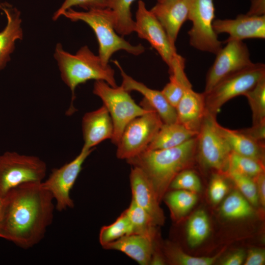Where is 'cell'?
<instances>
[{
  "mask_svg": "<svg viewBox=\"0 0 265 265\" xmlns=\"http://www.w3.org/2000/svg\"><path fill=\"white\" fill-rule=\"evenodd\" d=\"M42 182H28L10 190L3 198L0 238L28 249L44 238L52 223L54 206Z\"/></svg>",
  "mask_w": 265,
  "mask_h": 265,
  "instance_id": "cell-1",
  "label": "cell"
},
{
  "mask_svg": "<svg viewBox=\"0 0 265 265\" xmlns=\"http://www.w3.org/2000/svg\"><path fill=\"white\" fill-rule=\"evenodd\" d=\"M196 145L197 135L175 147L146 149L126 160L145 173L160 201L175 176L192 161L196 154Z\"/></svg>",
  "mask_w": 265,
  "mask_h": 265,
  "instance_id": "cell-2",
  "label": "cell"
},
{
  "mask_svg": "<svg viewBox=\"0 0 265 265\" xmlns=\"http://www.w3.org/2000/svg\"><path fill=\"white\" fill-rule=\"evenodd\" d=\"M53 56L61 78L72 92V101L76 87L90 80H103L112 87L117 86L114 70L109 64L104 65L99 55H95L87 46L71 54L63 49L61 43H57Z\"/></svg>",
  "mask_w": 265,
  "mask_h": 265,
  "instance_id": "cell-3",
  "label": "cell"
},
{
  "mask_svg": "<svg viewBox=\"0 0 265 265\" xmlns=\"http://www.w3.org/2000/svg\"><path fill=\"white\" fill-rule=\"evenodd\" d=\"M63 16L72 22L82 21L93 30L99 44V56L102 63L108 65L112 55L119 50L138 55L145 51L142 44L133 45L118 35L115 29V17L109 8L91 9L77 11L70 8Z\"/></svg>",
  "mask_w": 265,
  "mask_h": 265,
  "instance_id": "cell-4",
  "label": "cell"
},
{
  "mask_svg": "<svg viewBox=\"0 0 265 265\" xmlns=\"http://www.w3.org/2000/svg\"><path fill=\"white\" fill-rule=\"evenodd\" d=\"M93 93L103 101L108 111L113 125L112 142L117 145L127 124L134 118L148 111L146 101L143 99L141 106L135 103L122 85L113 87L103 80H96L93 86Z\"/></svg>",
  "mask_w": 265,
  "mask_h": 265,
  "instance_id": "cell-5",
  "label": "cell"
},
{
  "mask_svg": "<svg viewBox=\"0 0 265 265\" xmlns=\"http://www.w3.org/2000/svg\"><path fill=\"white\" fill-rule=\"evenodd\" d=\"M46 172V163L36 156L4 152L0 155V196L21 184L42 182Z\"/></svg>",
  "mask_w": 265,
  "mask_h": 265,
  "instance_id": "cell-6",
  "label": "cell"
},
{
  "mask_svg": "<svg viewBox=\"0 0 265 265\" xmlns=\"http://www.w3.org/2000/svg\"><path fill=\"white\" fill-rule=\"evenodd\" d=\"M265 77V65H252L228 76L205 94L206 111L216 116L222 106L230 99L243 94Z\"/></svg>",
  "mask_w": 265,
  "mask_h": 265,
  "instance_id": "cell-7",
  "label": "cell"
},
{
  "mask_svg": "<svg viewBox=\"0 0 265 265\" xmlns=\"http://www.w3.org/2000/svg\"><path fill=\"white\" fill-rule=\"evenodd\" d=\"M147 103L148 111L125 128L116 145L118 159L127 160L146 150L163 124L156 110Z\"/></svg>",
  "mask_w": 265,
  "mask_h": 265,
  "instance_id": "cell-8",
  "label": "cell"
},
{
  "mask_svg": "<svg viewBox=\"0 0 265 265\" xmlns=\"http://www.w3.org/2000/svg\"><path fill=\"white\" fill-rule=\"evenodd\" d=\"M188 20L192 26L188 32L193 48L216 54L222 48L213 28L215 8L213 0H187Z\"/></svg>",
  "mask_w": 265,
  "mask_h": 265,
  "instance_id": "cell-9",
  "label": "cell"
},
{
  "mask_svg": "<svg viewBox=\"0 0 265 265\" xmlns=\"http://www.w3.org/2000/svg\"><path fill=\"white\" fill-rule=\"evenodd\" d=\"M216 116L206 112L197 135L196 152L205 166L225 173L231 149L218 129Z\"/></svg>",
  "mask_w": 265,
  "mask_h": 265,
  "instance_id": "cell-10",
  "label": "cell"
},
{
  "mask_svg": "<svg viewBox=\"0 0 265 265\" xmlns=\"http://www.w3.org/2000/svg\"><path fill=\"white\" fill-rule=\"evenodd\" d=\"M93 150L82 148L74 159L59 168L53 169L49 178L42 182L43 187L53 195L58 211L74 207L70 191L81 170L83 163Z\"/></svg>",
  "mask_w": 265,
  "mask_h": 265,
  "instance_id": "cell-11",
  "label": "cell"
},
{
  "mask_svg": "<svg viewBox=\"0 0 265 265\" xmlns=\"http://www.w3.org/2000/svg\"><path fill=\"white\" fill-rule=\"evenodd\" d=\"M224 43L226 45L215 54L214 61L207 73L205 94L223 79L254 64L247 46L242 41L231 40Z\"/></svg>",
  "mask_w": 265,
  "mask_h": 265,
  "instance_id": "cell-12",
  "label": "cell"
},
{
  "mask_svg": "<svg viewBox=\"0 0 265 265\" xmlns=\"http://www.w3.org/2000/svg\"><path fill=\"white\" fill-rule=\"evenodd\" d=\"M135 19L134 31L140 38L151 44L169 68L178 54L176 48L170 42L160 23L141 0L138 2Z\"/></svg>",
  "mask_w": 265,
  "mask_h": 265,
  "instance_id": "cell-13",
  "label": "cell"
},
{
  "mask_svg": "<svg viewBox=\"0 0 265 265\" xmlns=\"http://www.w3.org/2000/svg\"><path fill=\"white\" fill-rule=\"evenodd\" d=\"M213 28L217 34L226 33L229 35L224 42L251 38L265 39V15L239 14L234 19L214 20Z\"/></svg>",
  "mask_w": 265,
  "mask_h": 265,
  "instance_id": "cell-14",
  "label": "cell"
},
{
  "mask_svg": "<svg viewBox=\"0 0 265 265\" xmlns=\"http://www.w3.org/2000/svg\"><path fill=\"white\" fill-rule=\"evenodd\" d=\"M132 199L151 217L155 225L163 223L164 217L155 189L140 168L132 167L130 174Z\"/></svg>",
  "mask_w": 265,
  "mask_h": 265,
  "instance_id": "cell-15",
  "label": "cell"
},
{
  "mask_svg": "<svg viewBox=\"0 0 265 265\" xmlns=\"http://www.w3.org/2000/svg\"><path fill=\"white\" fill-rule=\"evenodd\" d=\"M164 29L171 43L175 46L179 32L188 20L187 0H165L150 10Z\"/></svg>",
  "mask_w": 265,
  "mask_h": 265,
  "instance_id": "cell-16",
  "label": "cell"
},
{
  "mask_svg": "<svg viewBox=\"0 0 265 265\" xmlns=\"http://www.w3.org/2000/svg\"><path fill=\"white\" fill-rule=\"evenodd\" d=\"M82 148L92 149L101 142L112 138L113 125L110 115L104 106L86 113L82 117Z\"/></svg>",
  "mask_w": 265,
  "mask_h": 265,
  "instance_id": "cell-17",
  "label": "cell"
},
{
  "mask_svg": "<svg viewBox=\"0 0 265 265\" xmlns=\"http://www.w3.org/2000/svg\"><path fill=\"white\" fill-rule=\"evenodd\" d=\"M120 71L122 77V86L127 91H136L141 93L144 99L154 109L163 123H173L177 122L176 108L169 104L161 91L148 87L127 75L117 60L113 61Z\"/></svg>",
  "mask_w": 265,
  "mask_h": 265,
  "instance_id": "cell-18",
  "label": "cell"
},
{
  "mask_svg": "<svg viewBox=\"0 0 265 265\" xmlns=\"http://www.w3.org/2000/svg\"><path fill=\"white\" fill-rule=\"evenodd\" d=\"M176 110V122L198 133L206 112L204 93L194 91L192 86L186 87Z\"/></svg>",
  "mask_w": 265,
  "mask_h": 265,
  "instance_id": "cell-19",
  "label": "cell"
},
{
  "mask_svg": "<svg viewBox=\"0 0 265 265\" xmlns=\"http://www.w3.org/2000/svg\"><path fill=\"white\" fill-rule=\"evenodd\" d=\"M1 10L6 16V25L0 31V72L10 61L16 42L23 37L20 12L7 2L1 3Z\"/></svg>",
  "mask_w": 265,
  "mask_h": 265,
  "instance_id": "cell-20",
  "label": "cell"
},
{
  "mask_svg": "<svg viewBox=\"0 0 265 265\" xmlns=\"http://www.w3.org/2000/svg\"><path fill=\"white\" fill-rule=\"evenodd\" d=\"M155 236L131 234L103 247L105 249L119 251L140 265L150 264L155 248Z\"/></svg>",
  "mask_w": 265,
  "mask_h": 265,
  "instance_id": "cell-21",
  "label": "cell"
},
{
  "mask_svg": "<svg viewBox=\"0 0 265 265\" xmlns=\"http://www.w3.org/2000/svg\"><path fill=\"white\" fill-rule=\"evenodd\" d=\"M217 126L219 132L229 145L232 151L264 163L265 144L256 141L240 130H230L219 124Z\"/></svg>",
  "mask_w": 265,
  "mask_h": 265,
  "instance_id": "cell-22",
  "label": "cell"
},
{
  "mask_svg": "<svg viewBox=\"0 0 265 265\" xmlns=\"http://www.w3.org/2000/svg\"><path fill=\"white\" fill-rule=\"evenodd\" d=\"M197 134L177 122L163 123L147 149L158 150L175 147L196 136Z\"/></svg>",
  "mask_w": 265,
  "mask_h": 265,
  "instance_id": "cell-23",
  "label": "cell"
},
{
  "mask_svg": "<svg viewBox=\"0 0 265 265\" xmlns=\"http://www.w3.org/2000/svg\"><path fill=\"white\" fill-rule=\"evenodd\" d=\"M197 201L196 193L173 189L165 196V202L169 207L173 218L178 219L189 212Z\"/></svg>",
  "mask_w": 265,
  "mask_h": 265,
  "instance_id": "cell-24",
  "label": "cell"
},
{
  "mask_svg": "<svg viewBox=\"0 0 265 265\" xmlns=\"http://www.w3.org/2000/svg\"><path fill=\"white\" fill-rule=\"evenodd\" d=\"M210 224L208 216L203 210L196 212L189 218L186 233L188 244L192 248L200 245L209 236Z\"/></svg>",
  "mask_w": 265,
  "mask_h": 265,
  "instance_id": "cell-25",
  "label": "cell"
},
{
  "mask_svg": "<svg viewBox=\"0 0 265 265\" xmlns=\"http://www.w3.org/2000/svg\"><path fill=\"white\" fill-rule=\"evenodd\" d=\"M220 212L228 219H238L251 216L254 210L249 202L239 192L235 191L222 203Z\"/></svg>",
  "mask_w": 265,
  "mask_h": 265,
  "instance_id": "cell-26",
  "label": "cell"
},
{
  "mask_svg": "<svg viewBox=\"0 0 265 265\" xmlns=\"http://www.w3.org/2000/svg\"><path fill=\"white\" fill-rule=\"evenodd\" d=\"M135 0H111L109 7L115 17V29L122 36L134 31L135 21L132 20L131 6Z\"/></svg>",
  "mask_w": 265,
  "mask_h": 265,
  "instance_id": "cell-27",
  "label": "cell"
},
{
  "mask_svg": "<svg viewBox=\"0 0 265 265\" xmlns=\"http://www.w3.org/2000/svg\"><path fill=\"white\" fill-rule=\"evenodd\" d=\"M124 212L131 224L132 234L156 236L155 225L151 217L133 199Z\"/></svg>",
  "mask_w": 265,
  "mask_h": 265,
  "instance_id": "cell-28",
  "label": "cell"
},
{
  "mask_svg": "<svg viewBox=\"0 0 265 265\" xmlns=\"http://www.w3.org/2000/svg\"><path fill=\"white\" fill-rule=\"evenodd\" d=\"M228 171L236 172L253 178L265 172L264 163L232 151L229 157L226 172Z\"/></svg>",
  "mask_w": 265,
  "mask_h": 265,
  "instance_id": "cell-29",
  "label": "cell"
},
{
  "mask_svg": "<svg viewBox=\"0 0 265 265\" xmlns=\"http://www.w3.org/2000/svg\"><path fill=\"white\" fill-rule=\"evenodd\" d=\"M243 95L252 111V125L265 121V77Z\"/></svg>",
  "mask_w": 265,
  "mask_h": 265,
  "instance_id": "cell-30",
  "label": "cell"
},
{
  "mask_svg": "<svg viewBox=\"0 0 265 265\" xmlns=\"http://www.w3.org/2000/svg\"><path fill=\"white\" fill-rule=\"evenodd\" d=\"M132 233V226L123 212L112 224L102 227L99 233V241L104 247L120 238Z\"/></svg>",
  "mask_w": 265,
  "mask_h": 265,
  "instance_id": "cell-31",
  "label": "cell"
},
{
  "mask_svg": "<svg viewBox=\"0 0 265 265\" xmlns=\"http://www.w3.org/2000/svg\"><path fill=\"white\" fill-rule=\"evenodd\" d=\"M165 255L172 264L180 265H211L218 258L221 252L212 257H194L187 254L178 246L167 243L164 247Z\"/></svg>",
  "mask_w": 265,
  "mask_h": 265,
  "instance_id": "cell-32",
  "label": "cell"
},
{
  "mask_svg": "<svg viewBox=\"0 0 265 265\" xmlns=\"http://www.w3.org/2000/svg\"><path fill=\"white\" fill-rule=\"evenodd\" d=\"M233 181L240 193L253 206H257L259 199L256 184L253 178L236 172L225 173Z\"/></svg>",
  "mask_w": 265,
  "mask_h": 265,
  "instance_id": "cell-33",
  "label": "cell"
},
{
  "mask_svg": "<svg viewBox=\"0 0 265 265\" xmlns=\"http://www.w3.org/2000/svg\"><path fill=\"white\" fill-rule=\"evenodd\" d=\"M169 187L194 193L199 192L202 187L200 178L192 170L185 169L178 173L171 182Z\"/></svg>",
  "mask_w": 265,
  "mask_h": 265,
  "instance_id": "cell-34",
  "label": "cell"
},
{
  "mask_svg": "<svg viewBox=\"0 0 265 265\" xmlns=\"http://www.w3.org/2000/svg\"><path fill=\"white\" fill-rule=\"evenodd\" d=\"M111 0H64L60 7L54 13L53 20L56 21L63 13L74 6H79L86 11L108 8Z\"/></svg>",
  "mask_w": 265,
  "mask_h": 265,
  "instance_id": "cell-35",
  "label": "cell"
},
{
  "mask_svg": "<svg viewBox=\"0 0 265 265\" xmlns=\"http://www.w3.org/2000/svg\"><path fill=\"white\" fill-rule=\"evenodd\" d=\"M169 79V82L161 92L169 104L176 108L182 98L185 88L189 86H185L172 75H170Z\"/></svg>",
  "mask_w": 265,
  "mask_h": 265,
  "instance_id": "cell-36",
  "label": "cell"
},
{
  "mask_svg": "<svg viewBox=\"0 0 265 265\" xmlns=\"http://www.w3.org/2000/svg\"><path fill=\"white\" fill-rule=\"evenodd\" d=\"M228 187L223 178L219 174H214L210 182L209 195L211 201L214 204L219 203L227 193Z\"/></svg>",
  "mask_w": 265,
  "mask_h": 265,
  "instance_id": "cell-37",
  "label": "cell"
},
{
  "mask_svg": "<svg viewBox=\"0 0 265 265\" xmlns=\"http://www.w3.org/2000/svg\"><path fill=\"white\" fill-rule=\"evenodd\" d=\"M239 130L256 141L265 145V121Z\"/></svg>",
  "mask_w": 265,
  "mask_h": 265,
  "instance_id": "cell-38",
  "label": "cell"
},
{
  "mask_svg": "<svg viewBox=\"0 0 265 265\" xmlns=\"http://www.w3.org/2000/svg\"><path fill=\"white\" fill-rule=\"evenodd\" d=\"M265 263V250L258 248L250 250L244 261V265H263Z\"/></svg>",
  "mask_w": 265,
  "mask_h": 265,
  "instance_id": "cell-39",
  "label": "cell"
},
{
  "mask_svg": "<svg viewBox=\"0 0 265 265\" xmlns=\"http://www.w3.org/2000/svg\"><path fill=\"white\" fill-rule=\"evenodd\" d=\"M256 186L259 203L265 206V175L263 172L253 178Z\"/></svg>",
  "mask_w": 265,
  "mask_h": 265,
  "instance_id": "cell-40",
  "label": "cell"
},
{
  "mask_svg": "<svg viewBox=\"0 0 265 265\" xmlns=\"http://www.w3.org/2000/svg\"><path fill=\"white\" fill-rule=\"evenodd\" d=\"M246 255L244 250L239 249L232 253L221 262L223 265H240L244 261Z\"/></svg>",
  "mask_w": 265,
  "mask_h": 265,
  "instance_id": "cell-41",
  "label": "cell"
},
{
  "mask_svg": "<svg viewBox=\"0 0 265 265\" xmlns=\"http://www.w3.org/2000/svg\"><path fill=\"white\" fill-rule=\"evenodd\" d=\"M265 0H252L249 11L246 13L250 15H265Z\"/></svg>",
  "mask_w": 265,
  "mask_h": 265,
  "instance_id": "cell-42",
  "label": "cell"
},
{
  "mask_svg": "<svg viewBox=\"0 0 265 265\" xmlns=\"http://www.w3.org/2000/svg\"><path fill=\"white\" fill-rule=\"evenodd\" d=\"M2 204H3V198L0 196V221H1Z\"/></svg>",
  "mask_w": 265,
  "mask_h": 265,
  "instance_id": "cell-43",
  "label": "cell"
},
{
  "mask_svg": "<svg viewBox=\"0 0 265 265\" xmlns=\"http://www.w3.org/2000/svg\"><path fill=\"white\" fill-rule=\"evenodd\" d=\"M1 9V3L0 2V10Z\"/></svg>",
  "mask_w": 265,
  "mask_h": 265,
  "instance_id": "cell-44",
  "label": "cell"
},
{
  "mask_svg": "<svg viewBox=\"0 0 265 265\" xmlns=\"http://www.w3.org/2000/svg\"><path fill=\"white\" fill-rule=\"evenodd\" d=\"M165 0H158V2H161V1H163Z\"/></svg>",
  "mask_w": 265,
  "mask_h": 265,
  "instance_id": "cell-45",
  "label": "cell"
}]
</instances>
